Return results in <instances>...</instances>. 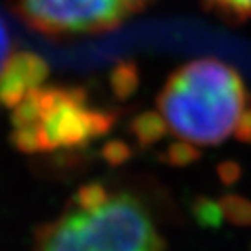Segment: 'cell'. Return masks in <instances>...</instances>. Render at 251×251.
I'll list each match as a JSON object with an SVG mask.
<instances>
[{"label":"cell","instance_id":"cell-6","mask_svg":"<svg viewBox=\"0 0 251 251\" xmlns=\"http://www.w3.org/2000/svg\"><path fill=\"white\" fill-rule=\"evenodd\" d=\"M140 87V68L134 61L117 63L110 72V89L117 100L131 98Z\"/></svg>","mask_w":251,"mask_h":251},{"label":"cell","instance_id":"cell-11","mask_svg":"<svg viewBox=\"0 0 251 251\" xmlns=\"http://www.w3.org/2000/svg\"><path fill=\"white\" fill-rule=\"evenodd\" d=\"M117 2L127 11V14L131 16V14H138V12H141L143 9H147L152 2H155V0H117Z\"/></svg>","mask_w":251,"mask_h":251},{"label":"cell","instance_id":"cell-9","mask_svg":"<svg viewBox=\"0 0 251 251\" xmlns=\"http://www.w3.org/2000/svg\"><path fill=\"white\" fill-rule=\"evenodd\" d=\"M11 49H12L11 33H9L5 21L2 20V16H0V70H2V67H4V63L7 61L9 56L12 54Z\"/></svg>","mask_w":251,"mask_h":251},{"label":"cell","instance_id":"cell-3","mask_svg":"<svg viewBox=\"0 0 251 251\" xmlns=\"http://www.w3.org/2000/svg\"><path fill=\"white\" fill-rule=\"evenodd\" d=\"M117 121L112 110L89 106L78 86H40L12 108V143L25 153L80 149L108 133Z\"/></svg>","mask_w":251,"mask_h":251},{"label":"cell","instance_id":"cell-10","mask_svg":"<svg viewBox=\"0 0 251 251\" xmlns=\"http://www.w3.org/2000/svg\"><path fill=\"white\" fill-rule=\"evenodd\" d=\"M235 140L244 141V143H251V106L246 110V114L243 115V121H241Z\"/></svg>","mask_w":251,"mask_h":251},{"label":"cell","instance_id":"cell-7","mask_svg":"<svg viewBox=\"0 0 251 251\" xmlns=\"http://www.w3.org/2000/svg\"><path fill=\"white\" fill-rule=\"evenodd\" d=\"M131 131L134 133L136 140L145 147L162 140L168 134L162 117L159 115V112H153V110L136 115L131 122Z\"/></svg>","mask_w":251,"mask_h":251},{"label":"cell","instance_id":"cell-4","mask_svg":"<svg viewBox=\"0 0 251 251\" xmlns=\"http://www.w3.org/2000/svg\"><path fill=\"white\" fill-rule=\"evenodd\" d=\"M12 11L49 39L105 33L129 16L117 0H14Z\"/></svg>","mask_w":251,"mask_h":251},{"label":"cell","instance_id":"cell-2","mask_svg":"<svg viewBox=\"0 0 251 251\" xmlns=\"http://www.w3.org/2000/svg\"><path fill=\"white\" fill-rule=\"evenodd\" d=\"M35 251H162V239L136 197L91 183L42 227Z\"/></svg>","mask_w":251,"mask_h":251},{"label":"cell","instance_id":"cell-1","mask_svg":"<svg viewBox=\"0 0 251 251\" xmlns=\"http://www.w3.org/2000/svg\"><path fill=\"white\" fill-rule=\"evenodd\" d=\"M250 93L239 72L216 58H199L173 72L157 96L169 134L190 147L237 138Z\"/></svg>","mask_w":251,"mask_h":251},{"label":"cell","instance_id":"cell-8","mask_svg":"<svg viewBox=\"0 0 251 251\" xmlns=\"http://www.w3.org/2000/svg\"><path fill=\"white\" fill-rule=\"evenodd\" d=\"M204 9L230 25L251 20V0H201Z\"/></svg>","mask_w":251,"mask_h":251},{"label":"cell","instance_id":"cell-5","mask_svg":"<svg viewBox=\"0 0 251 251\" xmlns=\"http://www.w3.org/2000/svg\"><path fill=\"white\" fill-rule=\"evenodd\" d=\"M49 75V65L35 52H12L0 70V106L14 108L30 91L40 87Z\"/></svg>","mask_w":251,"mask_h":251}]
</instances>
